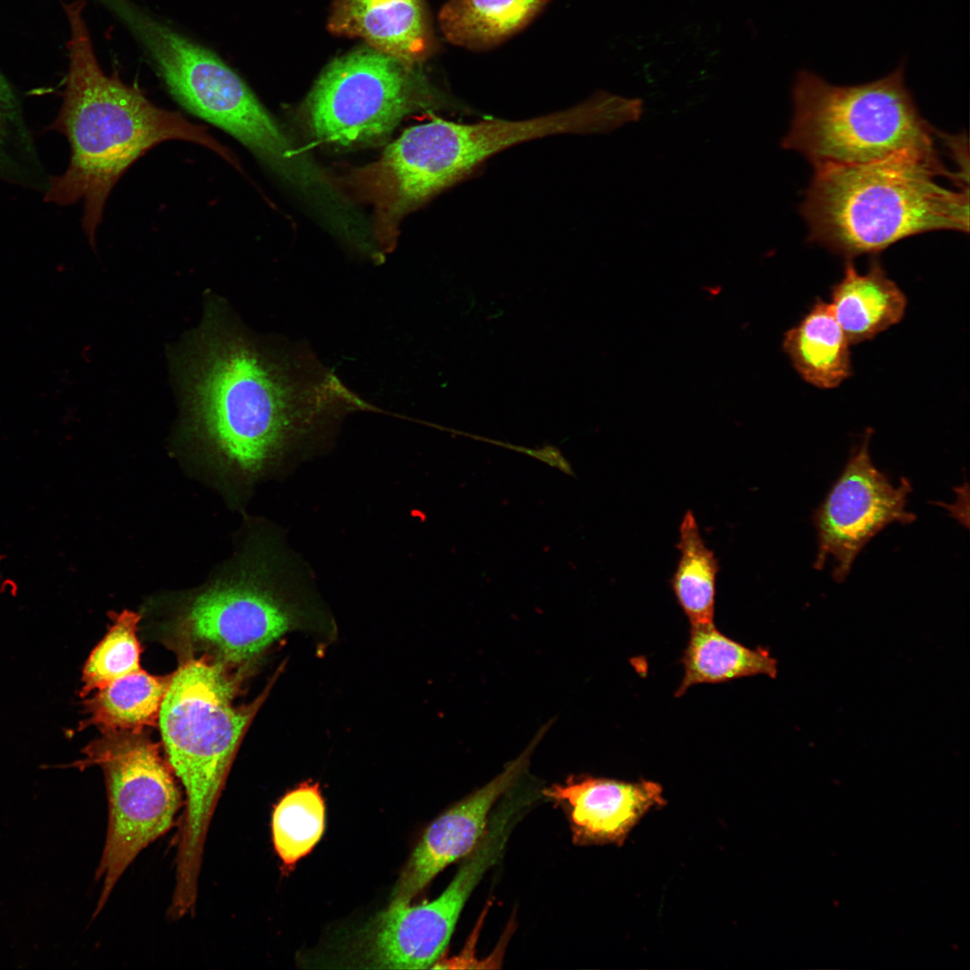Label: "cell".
<instances>
[{"label": "cell", "mask_w": 970, "mask_h": 970, "mask_svg": "<svg viewBox=\"0 0 970 970\" xmlns=\"http://www.w3.org/2000/svg\"><path fill=\"white\" fill-rule=\"evenodd\" d=\"M183 352L178 372L190 426L250 476L363 405L308 353L253 337L217 304Z\"/></svg>", "instance_id": "6da1fadb"}, {"label": "cell", "mask_w": 970, "mask_h": 970, "mask_svg": "<svg viewBox=\"0 0 970 970\" xmlns=\"http://www.w3.org/2000/svg\"><path fill=\"white\" fill-rule=\"evenodd\" d=\"M84 2L65 5L69 23V66L61 108L49 128L64 135L70 160L49 180L45 200L83 202L82 227L95 244L107 198L128 168L154 146L182 140L210 149L239 167L233 153L204 126L157 107L137 86L108 75L100 66L83 15Z\"/></svg>", "instance_id": "7a4b0ae2"}, {"label": "cell", "mask_w": 970, "mask_h": 970, "mask_svg": "<svg viewBox=\"0 0 970 970\" xmlns=\"http://www.w3.org/2000/svg\"><path fill=\"white\" fill-rule=\"evenodd\" d=\"M944 176L968 182L967 173L948 171L939 154L815 169L800 206L808 240L851 260L926 232L967 233L968 189L941 185Z\"/></svg>", "instance_id": "3957f363"}, {"label": "cell", "mask_w": 970, "mask_h": 970, "mask_svg": "<svg viewBox=\"0 0 970 970\" xmlns=\"http://www.w3.org/2000/svg\"><path fill=\"white\" fill-rule=\"evenodd\" d=\"M276 677L252 703L234 706L236 680L221 662L190 658L172 675L158 721L168 763L186 795L172 897L178 905L197 902L213 814L238 745Z\"/></svg>", "instance_id": "277c9868"}, {"label": "cell", "mask_w": 970, "mask_h": 970, "mask_svg": "<svg viewBox=\"0 0 970 970\" xmlns=\"http://www.w3.org/2000/svg\"><path fill=\"white\" fill-rule=\"evenodd\" d=\"M616 122L615 106L604 93L572 108L523 120L434 119L406 129L377 161L359 168L357 183L376 217L397 226L407 213L508 147L555 134L605 133Z\"/></svg>", "instance_id": "5b68a950"}, {"label": "cell", "mask_w": 970, "mask_h": 970, "mask_svg": "<svg viewBox=\"0 0 970 970\" xmlns=\"http://www.w3.org/2000/svg\"><path fill=\"white\" fill-rule=\"evenodd\" d=\"M114 14L144 47L181 106L231 135L303 192L333 196L330 179L296 150L242 78L213 51L128 0L119 2Z\"/></svg>", "instance_id": "8992f818"}, {"label": "cell", "mask_w": 970, "mask_h": 970, "mask_svg": "<svg viewBox=\"0 0 970 970\" xmlns=\"http://www.w3.org/2000/svg\"><path fill=\"white\" fill-rule=\"evenodd\" d=\"M904 63L858 85H834L807 70L792 88L794 116L781 140L815 169L902 154L935 155L939 131L922 117L905 84Z\"/></svg>", "instance_id": "52a82bcc"}, {"label": "cell", "mask_w": 970, "mask_h": 970, "mask_svg": "<svg viewBox=\"0 0 970 970\" xmlns=\"http://www.w3.org/2000/svg\"><path fill=\"white\" fill-rule=\"evenodd\" d=\"M446 102L420 66L366 47L324 69L304 101L303 115L318 142L352 147L379 143L405 116Z\"/></svg>", "instance_id": "ba28073f"}, {"label": "cell", "mask_w": 970, "mask_h": 970, "mask_svg": "<svg viewBox=\"0 0 970 970\" xmlns=\"http://www.w3.org/2000/svg\"><path fill=\"white\" fill-rule=\"evenodd\" d=\"M84 754L76 766L99 765L108 798L107 833L95 873L102 884L95 918L139 852L171 829L181 798L169 763L143 731L105 732Z\"/></svg>", "instance_id": "9c48e42d"}, {"label": "cell", "mask_w": 970, "mask_h": 970, "mask_svg": "<svg viewBox=\"0 0 970 970\" xmlns=\"http://www.w3.org/2000/svg\"><path fill=\"white\" fill-rule=\"evenodd\" d=\"M268 568L208 588L182 617L190 639L216 651L225 666L251 663L289 632L334 633L331 620Z\"/></svg>", "instance_id": "30bf717a"}, {"label": "cell", "mask_w": 970, "mask_h": 970, "mask_svg": "<svg viewBox=\"0 0 970 970\" xmlns=\"http://www.w3.org/2000/svg\"><path fill=\"white\" fill-rule=\"evenodd\" d=\"M871 430L851 453L844 469L813 515L817 534L814 563L821 570L835 561L833 577L842 582L862 548L892 523L909 525L916 516L908 511L910 481L895 486L873 463L869 454Z\"/></svg>", "instance_id": "8fae6325"}, {"label": "cell", "mask_w": 970, "mask_h": 970, "mask_svg": "<svg viewBox=\"0 0 970 970\" xmlns=\"http://www.w3.org/2000/svg\"><path fill=\"white\" fill-rule=\"evenodd\" d=\"M504 846L492 835L481 839L445 890L429 903L392 902L368 928L366 955L375 967H432L449 943L461 912Z\"/></svg>", "instance_id": "7c38bea8"}, {"label": "cell", "mask_w": 970, "mask_h": 970, "mask_svg": "<svg viewBox=\"0 0 970 970\" xmlns=\"http://www.w3.org/2000/svg\"><path fill=\"white\" fill-rule=\"evenodd\" d=\"M525 763V755H521L428 825L400 876L392 902L410 903L445 867L475 848L485 833L492 807L514 785Z\"/></svg>", "instance_id": "4fadbf2b"}, {"label": "cell", "mask_w": 970, "mask_h": 970, "mask_svg": "<svg viewBox=\"0 0 970 970\" xmlns=\"http://www.w3.org/2000/svg\"><path fill=\"white\" fill-rule=\"evenodd\" d=\"M543 794L567 806L575 841L590 844L621 845L647 812L666 804L661 785L645 780L572 777Z\"/></svg>", "instance_id": "5bb4252c"}, {"label": "cell", "mask_w": 970, "mask_h": 970, "mask_svg": "<svg viewBox=\"0 0 970 970\" xmlns=\"http://www.w3.org/2000/svg\"><path fill=\"white\" fill-rule=\"evenodd\" d=\"M328 28L415 66L435 46L424 0H335Z\"/></svg>", "instance_id": "9a60e30c"}, {"label": "cell", "mask_w": 970, "mask_h": 970, "mask_svg": "<svg viewBox=\"0 0 970 970\" xmlns=\"http://www.w3.org/2000/svg\"><path fill=\"white\" fill-rule=\"evenodd\" d=\"M830 304L850 344H858L899 322L907 301L877 260L864 274L847 260L842 278L833 287Z\"/></svg>", "instance_id": "2e32d148"}, {"label": "cell", "mask_w": 970, "mask_h": 970, "mask_svg": "<svg viewBox=\"0 0 970 970\" xmlns=\"http://www.w3.org/2000/svg\"><path fill=\"white\" fill-rule=\"evenodd\" d=\"M850 345L831 304L820 299L783 340L797 372L822 389L835 388L851 375Z\"/></svg>", "instance_id": "e0dca14e"}, {"label": "cell", "mask_w": 970, "mask_h": 970, "mask_svg": "<svg viewBox=\"0 0 970 970\" xmlns=\"http://www.w3.org/2000/svg\"><path fill=\"white\" fill-rule=\"evenodd\" d=\"M683 677L675 696L701 683H719L754 675L775 678L777 661L763 648H751L724 635L714 622L691 626L682 658Z\"/></svg>", "instance_id": "ac0fdd59"}, {"label": "cell", "mask_w": 970, "mask_h": 970, "mask_svg": "<svg viewBox=\"0 0 970 970\" xmlns=\"http://www.w3.org/2000/svg\"><path fill=\"white\" fill-rule=\"evenodd\" d=\"M172 675L155 676L144 670L121 677L84 701L85 720L105 732H141L155 726Z\"/></svg>", "instance_id": "d6986e66"}, {"label": "cell", "mask_w": 970, "mask_h": 970, "mask_svg": "<svg viewBox=\"0 0 970 970\" xmlns=\"http://www.w3.org/2000/svg\"><path fill=\"white\" fill-rule=\"evenodd\" d=\"M549 0H449L438 21L450 42L469 48L493 46L523 28Z\"/></svg>", "instance_id": "ffe728a7"}, {"label": "cell", "mask_w": 970, "mask_h": 970, "mask_svg": "<svg viewBox=\"0 0 970 970\" xmlns=\"http://www.w3.org/2000/svg\"><path fill=\"white\" fill-rule=\"evenodd\" d=\"M677 549L680 558L671 586L691 626L713 622L718 560L703 541L693 513L688 510L680 524Z\"/></svg>", "instance_id": "44dd1931"}, {"label": "cell", "mask_w": 970, "mask_h": 970, "mask_svg": "<svg viewBox=\"0 0 970 970\" xmlns=\"http://www.w3.org/2000/svg\"><path fill=\"white\" fill-rule=\"evenodd\" d=\"M324 828L325 804L318 783L299 784L274 806L272 842L287 873L311 852L322 838Z\"/></svg>", "instance_id": "7402d4cb"}, {"label": "cell", "mask_w": 970, "mask_h": 970, "mask_svg": "<svg viewBox=\"0 0 970 970\" xmlns=\"http://www.w3.org/2000/svg\"><path fill=\"white\" fill-rule=\"evenodd\" d=\"M49 180L37 155L19 100L0 72V181L45 193Z\"/></svg>", "instance_id": "603a6c76"}, {"label": "cell", "mask_w": 970, "mask_h": 970, "mask_svg": "<svg viewBox=\"0 0 970 970\" xmlns=\"http://www.w3.org/2000/svg\"><path fill=\"white\" fill-rule=\"evenodd\" d=\"M139 619L137 613L128 610L114 614L112 626L84 666L82 697L141 670L140 646L136 635Z\"/></svg>", "instance_id": "cb8c5ba5"}]
</instances>
